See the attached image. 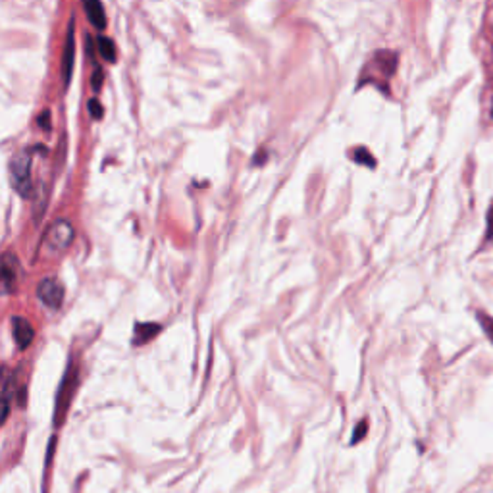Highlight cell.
Returning <instances> with one entry per match:
<instances>
[{
    "label": "cell",
    "mask_w": 493,
    "mask_h": 493,
    "mask_svg": "<svg viewBox=\"0 0 493 493\" xmlns=\"http://www.w3.org/2000/svg\"><path fill=\"white\" fill-rule=\"evenodd\" d=\"M10 174H12L16 191L21 197L31 195V156L29 152H20L14 156L12 164H10Z\"/></svg>",
    "instance_id": "obj_1"
},
{
    "label": "cell",
    "mask_w": 493,
    "mask_h": 493,
    "mask_svg": "<svg viewBox=\"0 0 493 493\" xmlns=\"http://www.w3.org/2000/svg\"><path fill=\"white\" fill-rule=\"evenodd\" d=\"M73 235H76V232H73V226L70 222L56 220L48 227V232L45 235V243L48 245V249L60 253V251H66L70 246V243L73 241Z\"/></svg>",
    "instance_id": "obj_2"
},
{
    "label": "cell",
    "mask_w": 493,
    "mask_h": 493,
    "mask_svg": "<svg viewBox=\"0 0 493 493\" xmlns=\"http://www.w3.org/2000/svg\"><path fill=\"white\" fill-rule=\"evenodd\" d=\"M37 295H39L43 305L56 311L62 306V301H64V287L60 286L56 279H43L39 284V289H37Z\"/></svg>",
    "instance_id": "obj_3"
},
{
    "label": "cell",
    "mask_w": 493,
    "mask_h": 493,
    "mask_svg": "<svg viewBox=\"0 0 493 493\" xmlns=\"http://www.w3.org/2000/svg\"><path fill=\"white\" fill-rule=\"evenodd\" d=\"M73 60H76V31H73V20L68 26V33H66V45L64 54H62V78L64 83H70L73 73Z\"/></svg>",
    "instance_id": "obj_4"
},
{
    "label": "cell",
    "mask_w": 493,
    "mask_h": 493,
    "mask_svg": "<svg viewBox=\"0 0 493 493\" xmlns=\"http://www.w3.org/2000/svg\"><path fill=\"white\" fill-rule=\"evenodd\" d=\"M12 330H14V339H16L18 347H20V349H27L29 343L33 341V336H35L33 326L29 324L24 316H14Z\"/></svg>",
    "instance_id": "obj_5"
},
{
    "label": "cell",
    "mask_w": 493,
    "mask_h": 493,
    "mask_svg": "<svg viewBox=\"0 0 493 493\" xmlns=\"http://www.w3.org/2000/svg\"><path fill=\"white\" fill-rule=\"evenodd\" d=\"M18 270H20V262L12 253L4 254L2 259V281H4V291H12L16 281H18Z\"/></svg>",
    "instance_id": "obj_6"
},
{
    "label": "cell",
    "mask_w": 493,
    "mask_h": 493,
    "mask_svg": "<svg viewBox=\"0 0 493 493\" xmlns=\"http://www.w3.org/2000/svg\"><path fill=\"white\" fill-rule=\"evenodd\" d=\"M83 8L91 26L97 31H104L106 29V14H104V6L100 4V0H85Z\"/></svg>",
    "instance_id": "obj_7"
},
{
    "label": "cell",
    "mask_w": 493,
    "mask_h": 493,
    "mask_svg": "<svg viewBox=\"0 0 493 493\" xmlns=\"http://www.w3.org/2000/svg\"><path fill=\"white\" fill-rule=\"evenodd\" d=\"M98 51L103 54V58L106 62H116V46L114 41L108 37H98Z\"/></svg>",
    "instance_id": "obj_8"
},
{
    "label": "cell",
    "mask_w": 493,
    "mask_h": 493,
    "mask_svg": "<svg viewBox=\"0 0 493 493\" xmlns=\"http://www.w3.org/2000/svg\"><path fill=\"white\" fill-rule=\"evenodd\" d=\"M137 339L135 343H145V341H149L150 338H155L156 333H158V326L156 324H137Z\"/></svg>",
    "instance_id": "obj_9"
},
{
    "label": "cell",
    "mask_w": 493,
    "mask_h": 493,
    "mask_svg": "<svg viewBox=\"0 0 493 493\" xmlns=\"http://www.w3.org/2000/svg\"><path fill=\"white\" fill-rule=\"evenodd\" d=\"M14 393H16V391H14L12 388V382L6 380V382H4V388H2V420H6L8 409H10V399H12Z\"/></svg>",
    "instance_id": "obj_10"
},
{
    "label": "cell",
    "mask_w": 493,
    "mask_h": 493,
    "mask_svg": "<svg viewBox=\"0 0 493 493\" xmlns=\"http://www.w3.org/2000/svg\"><path fill=\"white\" fill-rule=\"evenodd\" d=\"M478 322H480L482 328H484V331H486V336L493 343V318L492 316H489V314H484V312H478Z\"/></svg>",
    "instance_id": "obj_11"
},
{
    "label": "cell",
    "mask_w": 493,
    "mask_h": 493,
    "mask_svg": "<svg viewBox=\"0 0 493 493\" xmlns=\"http://www.w3.org/2000/svg\"><path fill=\"white\" fill-rule=\"evenodd\" d=\"M89 112H91V116L95 118V120H100V118H103V106H100V103H98L97 98H93L91 103H89Z\"/></svg>",
    "instance_id": "obj_12"
},
{
    "label": "cell",
    "mask_w": 493,
    "mask_h": 493,
    "mask_svg": "<svg viewBox=\"0 0 493 493\" xmlns=\"http://www.w3.org/2000/svg\"><path fill=\"white\" fill-rule=\"evenodd\" d=\"M100 83H103V70L100 68H95V78H93V91L98 93V89H100Z\"/></svg>",
    "instance_id": "obj_13"
},
{
    "label": "cell",
    "mask_w": 493,
    "mask_h": 493,
    "mask_svg": "<svg viewBox=\"0 0 493 493\" xmlns=\"http://www.w3.org/2000/svg\"><path fill=\"white\" fill-rule=\"evenodd\" d=\"M486 239L493 241V207L489 208L487 212V232H486Z\"/></svg>",
    "instance_id": "obj_14"
},
{
    "label": "cell",
    "mask_w": 493,
    "mask_h": 493,
    "mask_svg": "<svg viewBox=\"0 0 493 493\" xmlns=\"http://www.w3.org/2000/svg\"><path fill=\"white\" fill-rule=\"evenodd\" d=\"M366 434V422H360V426H358V430L353 434V443L360 442V437Z\"/></svg>",
    "instance_id": "obj_15"
}]
</instances>
